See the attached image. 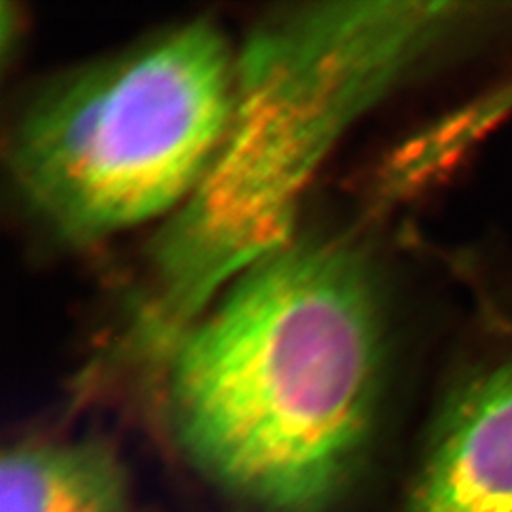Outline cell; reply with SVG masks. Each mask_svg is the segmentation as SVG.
Segmentation results:
<instances>
[{
	"label": "cell",
	"mask_w": 512,
	"mask_h": 512,
	"mask_svg": "<svg viewBox=\"0 0 512 512\" xmlns=\"http://www.w3.org/2000/svg\"><path fill=\"white\" fill-rule=\"evenodd\" d=\"M0 512H133L128 471L107 440H19L2 452Z\"/></svg>",
	"instance_id": "5b68a950"
},
{
	"label": "cell",
	"mask_w": 512,
	"mask_h": 512,
	"mask_svg": "<svg viewBox=\"0 0 512 512\" xmlns=\"http://www.w3.org/2000/svg\"><path fill=\"white\" fill-rule=\"evenodd\" d=\"M389 359L385 291L363 247L296 236L167 351V429L243 509L330 512L372 450Z\"/></svg>",
	"instance_id": "6da1fadb"
},
{
	"label": "cell",
	"mask_w": 512,
	"mask_h": 512,
	"mask_svg": "<svg viewBox=\"0 0 512 512\" xmlns=\"http://www.w3.org/2000/svg\"><path fill=\"white\" fill-rule=\"evenodd\" d=\"M397 512H512V329L452 368Z\"/></svg>",
	"instance_id": "277c9868"
},
{
	"label": "cell",
	"mask_w": 512,
	"mask_h": 512,
	"mask_svg": "<svg viewBox=\"0 0 512 512\" xmlns=\"http://www.w3.org/2000/svg\"><path fill=\"white\" fill-rule=\"evenodd\" d=\"M236 63L219 25L192 19L57 78L8 137L19 198L74 245L169 219L219 150Z\"/></svg>",
	"instance_id": "3957f363"
},
{
	"label": "cell",
	"mask_w": 512,
	"mask_h": 512,
	"mask_svg": "<svg viewBox=\"0 0 512 512\" xmlns=\"http://www.w3.org/2000/svg\"><path fill=\"white\" fill-rule=\"evenodd\" d=\"M512 25V4L311 2L264 16L238 46L219 150L150 241L129 344L162 363L236 277L296 238L334 148L427 67Z\"/></svg>",
	"instance_id": "7a4b0ae2"
}]
</instances>
